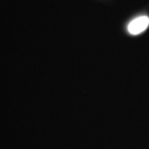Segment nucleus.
Here are the masks:
<instances>
[{
  "instance_id": "nucleus-1",
  "label": "nucleus",
  "mask_w": 149,
  "mask_h": 149,
  "mask_svg": "<svg viewBox=\"0 0 149 149\" xmlns=\"http://www.w3.org/2000/svg\"><path fill=\"white\" fill-rule=\"evenodd\" d=\"M149 26V17L141 16L135 19L129 24L128 31L130 34L137 35L146 31Z\"/></svg>"
}]
</instances>
